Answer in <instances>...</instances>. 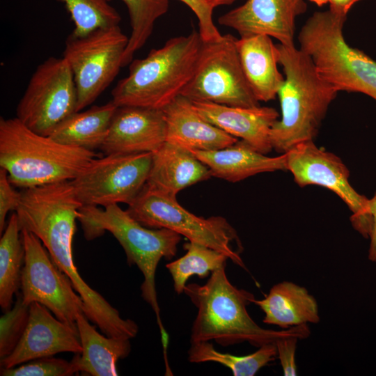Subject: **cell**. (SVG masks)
I'll return each mask as SVG.
<instances>
[{
	"label": "cell",
	"instance_id": "cell-3",
	"mask_svg": "<svg viewBox=\"0 0 376 376\" xmlns=\"http://www.w3.org/2000/svg\"><path fill=\"white\" fill-rule=\"evenodd\" d=\"M96 157L94 151L38 134L16 117L0 118V167L22 189L71 181Z\"/></svg>",
	"mask_w": 376,
	"mask_h": 376
},
{
	"label": "cell",
	"instance_id": "cell-17",
	"mask_svg": "<svg viewBox=\"0 0 376 376\" xmlns=\"http://www.w3.org/2000/svg\"><path fill=\"white\" fill-rule=\"evenodd\" d=\"M192 103L203 118L227 134L241 139L263 154L273 150L269 134L279 117L274 108L261 106L248 108L203 102Z\"/></svg>",
	"mask_w": 376,
	"mask_h": 376
},
{
	"label": "cell",
	"instance_id": "cell-24",
	"mask_svg": "<svg viewBox=\"0 0 376 376\" xmlns=\"http://www.w3.org/2000/svg\"><path fill=\"white\" fill-rule=\"evenodd\" d=\"M117 107L110 100L84 111H76L58 124L49 136L65 145L91 151L100 150Z\"/></svg>",
	"mask_w": 376,
	"mask_h": 376
},
{
	"label": "cell",
	"instance_id": "cell-1",
	"mask_svg": "<svg viewBox=\"0 0 376 376\" xmlns=\"http://www.w3.org/2000/svg\"><path fill=\"white\" fill-rule=\"evenodd\" d=\"M226 266L213 271L204 285L190 283L185 288L184 292L197 308L191 343L214 340L224 347L248 342L260 347L285 336L308 337L307 324L279 331L260 327L246 309L254 295L229 281Z\"/></svg>",
	"mask_w": 376,
	"mask_h": 376
},
{
	"label": "cell",
	"instance_id": "cell-35",
	"mask_svg": "<svg viewBox=\"0 0 376 376\" xmlns=\"http://www.w3.org/2000/svg\"><path fill=\"white\" fill-rule=\"evenodd\" d=\"M369 208L371 215V229L369 235L370 246L368 249V259L376 263V193L373 198H369Z\"/></svg>",
	"mask_w": 376,
	"mask_h": 376
},
{
	"label": "cell",
	"instance_id": "cell-13",
	"mask_svg": "<svg viewBox=\"0 0 376 376\" xmlns=\"http://www.w3.org/2000/svg\"><path fill=\"white\" fill-rule=\"evenodd\" d=\"M285 154L287 171L295 182L301 187L319 185L334 192L351 210L353 228L368 239L371 229L369 198L352 187L350 171L340 158L318 148L313 141L300 143Z\"/></svg>",
	"mask_w": 376,
	"mask_h": 376
},
{
	"label": "cell",
	"instance_id": "cell-33",
	"mask_svg": "<svg viewBox=\"0 0 376 376\" xmlns=\"http://www.w3.org/2000/svg\"><path fill=\"white\" fill-rule=\"evenodd\" d=\"M10 182L7 171L0 169V233L5 230L6 217L8 212L15 210L20 192L17 191Z\"/></svg>",
	"mask_w": 376,
	"mask_h": 376
},
{
	"label": "cell",
	"instance_id": "cell-14",
	"mask_svg": "<svg viewBox=\"0 0 376 376\" xmlns=\"http://www.w3.org/2000/svg\"><path fill=\"white\" fill-rule=\"evenodd\" d=\"M306 10L304 0H246L220 16L218 22L240 37L267 35L280 44L292 45L296 19Z\"/></svg>",
	"mask_w": 376,
	"mask_h": 376
},
{
	"label": "cell",
	"instance_id": "cell-32",
	"mask_svg": "<svg viewBox=\"0 0 376 376\" xmlns=\"http://www.w3.org/2000/svg\"><path fill=\"white\" fill-rule=\"evenodd\" d=\"M195 14L198 23V32L203 41L219 39L222 35L213 22L212 8L205 0H179Z\"/></svg>",
	"mask_w": 376,
	"mask_h": 376
},
{
	"label": "cell",
	"instance_id": "cell-38",
	"mask_svg": "<svg viewBox=\"0 0 376 376\" xmlns=\"http://www.w3.org/2000/svg\"><path fill=\"white\" fill-rule=\"evenodd\" d=\"M318 6H322L329 3V0H308Z\"/></svg>",
	"mask_w": 376,
	"mask_h": 376
},
{
	"label": "cell",
	"instance_id": "cell-7",
	"mask_svg": "<svg viewBox=\"0 0 376 376\" xmlns=\"http://www.w3.org/2000/svg\"><path fill=\"white\" fill-rule=\"evenodd\" d=\"M127 212L145 227L167 228L196 242L224 253L239 267L246 269L233 244L241 246L236 230L220 216L204 218L184 208L173 198L146 185L128 205Z\"/></svg>",
	"mask_w": 376,
	"mask_h": 376
},
{
	"label": "cell",
	"instance_id": "cell-21",
	"mask_svg": "<svg viewBox=\"0 0 376 376\" xmlns=\"http://www.w3.org/2000/svg\"><path fill=\"white\" fill-rule=\"evenodd\" d=\"M240 63L248 83L257 100L275 99L283 81L279 70V52L267 35L240 37L236 42Z\"/></svg>",
	"mask_w": 376,
	"mask_h": 376
},
{
	"label": "cell",
	"instance_id": "cell-12",
	"mask_svg": "<svg viewBox=\"0 0 376 376\" xmlns=\"http://www.w3.org/2000/svg\"><path fill=\"white\" fill-rule=\"evenodd\" d=\"M152 160V152L104 155L93 159L71 183L83 205H129L146 184Z\"/></svg>",
	"mask_w": 376,
	"mask_h": 376
},
{
	"label": "cell",
	"instance_id": "cell-20",
	"mask_svg": "<svg viewBox=\"0 0 376 376\" xmlns=\"http://www.w3.org/2000/svg\"><path fill=\"white\" fill-rule=\"evenodd\" d=\"M210 169L212 176L236 182L266 172L287 171L285 154L269 157L246 142L214 150H191Z\"/></svg>",
	"mask_w": 376,
	"mask_h": 376
},
{
	"label": "cell",
	"instance_id": "cell-25",
	"mask_svg": "<svg viewBox=\"0 0 376 376\" xmlns=\"http://www.w3.org/2000/svg\"><path fill=\"white\" fill-rule=\"evenodd\" d=\"M24 249L16 213L12 214L0 239V306L3 312L13 307L21 286Z\"/></svg>",
	"mask_w": 376,
	"mask_h": 376
},
{
	"label": "cell",
	"instance_id": "cell-6",
	"mask_svg": "<svg viewBox=\"0 0 376 376\" xmlns=\"http://www.w3.org/2000/svg\"><path fill=\"white\" fill-rule=\"evenodd\" d=\"M346 19L329 9L315 12L299 32V48L336 91L361 93L376 100V61L345 41Z\"/></svg>",
	"mask_w": 376,
	"mask_h": 376
},
{
	"label": "cell",
	"instance_id": "cell-18",
	"mask_svg": "<svg viewBox=\"0 0 376 376\" xmlns=\"http://www.w3.org/2000/svg\"><path fill=\"white\" fill-rule=\"evenodd\" d=\"M167 126L166 141L190 150H214L235 143L238 139L203 118L192 102L178 95L162 109Z\"/></svg>",
	"mask_w": 376,
	"mask_h": 376
},
{
	"label": "cell",
	"instance_id": "cell-11",
	"mask_svg": "<svg viewBox=\"0 0 376 376\" xmlns=\"http://www.w3.org/2000/svg\"><path fill=\"white\" fill-rule=\"evenodd\" d=\"M24 261L21 276L24 304L38 302L56 318L77 330V318L84 313V304L68 276L54 263L40 239L21 230Z\"/></svg>",
	"mask_w": 376,
	"mask_h": 376
},
{
	"label": "cell",
	"instance_id": "cell-16",
	"mask_svg": "<svg viewBox=\"0 0 376 376\" xmlns=\"http://www.w3.org/2000/svg\"><path fill=\"white\" fill-rule=\"evenodd\" d=\"M162 109L118 107L100 148L104 155L154 152L166 141Z\"/></svg>",
	"mask_w": 376,
	"mask_h": 376
},
{
	"label": "cell",
	"instance_id": "cell-4",
	"mask_svg": "<svg viewBox=\"0 0 376 376\" xmlns=\"http://www.w3.org/2000/svg\"><path fill=\"white\" fill-rule=\"evenodd\" d=\"M78 220L87 240H93L105 231L111 233L123 248L129 265L138 267L143 276L141 297L155 313L164 351L166 352L169 336L160 317L155 274L162 258L170 260L176 254L181 235L167 228L145 227L118 204L104 208L83 205Z\"/></svg>",
	"mask_w": 376,
	"mask_h": 376
},
{
	"label": "cell",
	"instance_id": "cell-27",
	"mask_svg": "<svg viewBox=\"0 0 376 376\" xmlns=\"http://www.w3.org/2000/svg\"><path fill=\"white\" fill-rule=\"evenodd\" d=\"M186 253L181 258L166 265L173 281L175 292H184L190 276L196 275L201 279L210 272L226 265L228 258L223 253L208 246L189 241L184 244Z\"/></svg>",
	"mask_w": 376,
	"mask_h": 376
},
{
	"label": "cell",
	"instance_id": "cell-15",
	"mask_svg": "<svg viewBox=\"0 0 376 376\" xmlns=\"http://www.w3.org/2000/svg\"><path fill=\"white\" fill-rule=\"evenodd\" d=\"M45 306L29 305L27 326L17 347L0 359L1 368H9L61 352L80 354L82 347L78 330L61 322Z\"/></svg>",
	"mask_w": 376,
	"mask_h": 376
},
{
	"label": "cell",
	"instance_id": "cell-37",
	"mask_svg": "<svg viewBox=\"0 0 376 376\" xmlns=\"http://www.w3.org/2000/svg\"><path fill=\"white\" fill-rule=\"evenodd\" d=\"M212 8L220 6L230 5L235 0H205Z\"/></svg>",
	"mask_w": 376,
	"mask_h": 376
},
{
	"label": "cell",
	"instance_id": "cell-23",
	"mask_svg": "<svg viewBox=\"0 0 376 376\" xmlns=\"http://www.w3.org/2000/svg\"><path fill=\"white\" fill-rule=\"evenodd\" d=\"M253 303L264 312L263 322L287 329L320 321L318 306L308 290L290 281L275 284L264 299Z\"/></svg>",
	"mask_w": 376,
	"mask_h": 376
},
{
	"label": "cell",
	"instance_id": "cell-10",
	"mask_svg": "<svg viewBox=\"0 0 376 376\" xmlns=\"http://www.w3.org/2000/svg\"><path fill=\"white\" fill-rule=\"evenodd\" d=\"M73 73L63 58L50 57L32 75L16 110V118L32 131L50 136L63 120L77 111Z\"/></svg>",
	"mask_w": 376,
	"mask_h": 376
},
{
	"label": "cell",
	"instance_id": "cell-31",
	"mask_svg": "<svg viewBox=\"0 0 376 376\" xmlns=\"http://www.w3.org/2000/svg\"><path fill=\"white\" fill-rule=\"evenodd\" d=\"M71 360L52 357L34 359L18 366L1 368V376H70L78 373Z\"/></svg>",
	"mask_w": 376,
	"mask_h": 376
},
{
	"label": "cell",
	"instance_id": "cell-5",
	"mask_svg": "<svg viewBox=\"0 0 376 376\" xmlns=\"http://www.w3.org/2000/svg\"><path fill=\"white\" fill-rule=\"evenodd\" d=\"M203 40L198 31L173 37L143 58L132 60L128 75L111 91L118 106L163 109L190 80Z\"/></svg>",
	"mask_w": 376,
	"mask_h": 376
},
{
	"label": "cell",
	"instance_id": "cell-26",
	"mask_svg": "<svg viewBox=\"0 0 376 376\" xmlns=\"http://www.w3.org/2000/svg\"><path fill=\"white\" fill-rule=\"evenodd\" d=\"M187 354L191 363L216 362L231 370L234 376H253L277 357L274 343L265 344L255 352L235 356L217 351L209 341L191 343Z\"/></svg>",
	"mask_w": 376,
	"mask_h": 376
},
{
	"label": "cell",
	"instance_id": "cell-19",
	"mask_svg": "<svg viewBox=\"0 0 376 376\" xmlns=\"http://www.w3.org/2000/svg\"><path fill=\"white\" fill-rule=\"evenodd\" d=\"M212 177L209 168L190 150L166 141L152 152L146 185L176 198L185 188Z\"/></svg>",
	"mask_w": 376,
	"mask_h": 376
},
{
	"label": "cell",
	"instance_id": "cell-30",
	"mask_svg": "<svg viewBox=\"0 0 376 376\" xmlns=\"http://www.w3.org/2000/svg\"><path fill=\"white\" fill-rule=\"evenodd\" d=\"M29 306L17 295L13 306L0 318V359L10 354L19 343L28 324Z\"/></svg>",
	"mask_w": 376,
	"mask_h": 376
},
{
	"label": "cell",
	"instance_id": "cell-22",
	"mask_svg": "<svg viewBox=\"0 0 376 376\" xmlns=\"http://www.w3.org/2000/svg\"><path fill=\"white\" fill-rule=\"evenodd\" d=\"M82 313L77 318V327L82 351L72 359L77 371L92 376H116V363L131 351L129 338L100 334Z\"/></svg>",
	"mask_w": 376,
	"mask_h": 376
},
{
	"label": "cell",
	"instance_id": "cell-28",
	"mask_svg": "<svg viewBox=\"0 0 376 376\" xmlns=\"http://www.w3.org/2000/svg\"><path fill=\"white\" fill-rule=\"evenodd\" d=\"M130 17L131 33L122 58V67L130 64L136 51L150 37L156 21L169 9V0H122Z\"/></svg>",
	"mask_w": 376,
	"mask_h": 376
},
{
	"label": "cell",
	"instance_id": "cell-8",
	"mask_svg": "<svg viewBox=\"0 0 376 376\" xmlns=\"http://www.w3.org/2000/svg\"><path fill=\"white\" fill-rule=\"evenodd\" d=\"M237 39L228 33L217 40L203 41L193 75L180 95L192 102L260 106L242 68Z\"/></svg>",
	"mask_w": 376,
	"mask_h": 376
},
{
	"label": "cell",
	"instance_id": "cell-2",
	"mask_svg": "<svg viewBox=\"0 0 376 376\" xmlns=\"http://www.w3.org/2000/svg\"><path fill=\"white\" fill-rule=\"evenodd\" d=\"M276 46L284 81L277 95L281 118L272 125L269 138L272 149L284 154L300 143L313 141L338 92L321 78L299 48Z\"/></svg>",
	"mask_w": 376,
	"mask_h": 376
},
{
	"label": "cell",
	"instance_id": "cell-34",
	"mask_svg": "<svg viewBox=\"0 0 376 376\" xmlns=\"http://www.w3.org/2000/svg\"><path fill=\"white\" fill-rule=\"evenodd\" d=\"M299 339L296 336H288L280 338L275 341L277 357L280 361L283 375L285 376L297 375L295 351L297 341Z\"/></svg>",
	"mask_w": 376,
	"mask_h": 376
},
{
	"label": "cell",
	"instance_id": "cell-29",
	"mask_svg": "<svg viewBox=\"0 0 376 376\" xmlns=\"http://www.w3.org/2000/svg\"><path fill=\"white\" fill-rule=\"evenodd\" d=\"M63 2L75 29L72 34L83 36L95 29L119 25L121 17L110 0H58Z\"/></svg>",
	"mask_w": 376,
	"mask_h": 376
},
{
	"label": "cell",
	"instance_id": "cell-9",
	"mask_svg": "<svg viewBox=\"0 0 376 376\" xmlns=\"http://www.w3.org/2000/svg\"><path fill=\"white\" fill-rule=\"evenodd\" d=\"M128 40L119 25L99 28L83 36H68L63 57L73 73L77 111L94 102L115 79Z\"/></svg>",
	"mask_w": 376,
	"mask_h": 376
},
{
	"label": "cell",
	"instance_id": "cell-36",
	"mask_svg": "<svg viewBox=\"0 0 376 376\" xmlns=\"http://www.w3.org/2000/svg\"><path fill=\"white\" fill-rule=\"evenodd\" d=\"M362 0H329V10L333 13L347 16L352 7Z\"/></svg>",
	"mask_w": 376,
	"mask_h": 376
}]
</instances>
